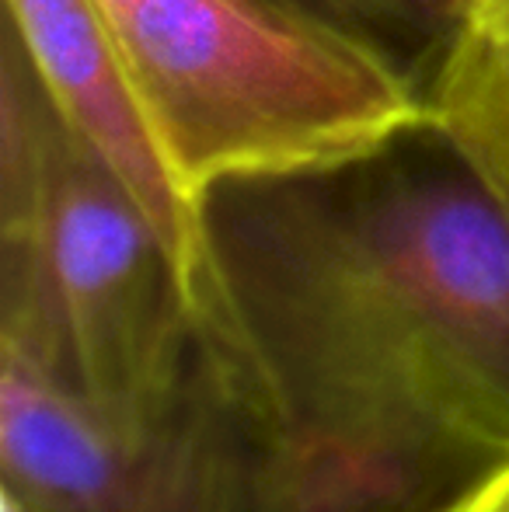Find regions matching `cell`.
I'll list each match as a JSON object with an SVG mask.
<instances>
[{
  "label": "cell",
  "mask_w": 509,
  "mask_h": 512,
  "mask_svg": "<svg viewBox=\"0 0 509 512\" xmlns=\"http://www.w3.org/2000/svg\"><path fill=\"white\" fill-rule=\"evenodd\" d=\"M419 133L213 192L196 307L231 324L297 450L443 509L509 457V216Z\"/></svg>",
  "instance_id": "1"
},
{
  "label": "cell",
  "mask_w": 509,
  "mask_h": 512,
  "mask_svg": "<svg viewBox=\"0 0 509 512\" xmlns=\"http://www.w3.org/2000/svg\"><path fill=\"white\" fill-rule=\"evenodd\" d=\"M192 213L224 185L342 168L429 129L415 70L248 0H95Z\"/></svg>",
  "instance_id": "2"
},
{
  "label": "cell",
  "mask_w": 509,
  "mask_h": 512,
  "mask_svg": "<svg viewBox=\"0 0 509 512\" xmlns=\"http://www.w3.org/2000/svg\"><path fill=\"white\" fill-rule=\"evenodd\" d=\"M0 168V356L98 411L157 398L196 345L175 258L116 171L60 119L14 32Z\"/></svg>",
  "instance_id": "3"
},
{
  "label": "cell",
  "mask_w": 509,
  "mask_h": 512,
  "mask_svg": "<svg viewBox=\"0 0 509 512\" xmlns=\"http://www.w3.org/2000/svg\"><path fill=\"white\" fill-rule=\"evenodd\" d=\"M0 474L25 512H300L304 488L290 429L206 304L182 373L126 411L0 356Z\"/></svg>",
  "instance_id": "4"
},
{
  "label": "cell",
  "mask_w": 509,
  "mask_h": 512,
  "mask_svg": "<svg viewBox=\"0 0 509 512\" xmlns=\"http://www.w3.org/2000/svg\"><path fill=\"white\" fill-rule=\"evenodd\" d=\"M14 39L21 42L42 91L60 119L116 171L133 192L161 241L168 244L196 314L206 272L203 216L178 196L133 84L119 60L116 39L95 0H7Z\"/></svg>",
  "instance_id": "5"
},
{
  "label": "cell",
  "mask_w": 509,
  "mask_h": 512,
  "mask_svg": "<svg viewBox=\"0 0 509 512\" xmlns=\"http://www.w3.org/2000/svg\"><path fill=\"white\" fill-rule=\"evenodd\" d=\"M426 91L440 140L509 216V28L464 14Z\"/></svg>",
  "instance_id": "6"
},
{
  "label": "cell",
  "mask_w": 509,
  "mask_h": 512,
  "mask_svg": "<svg viewBox=\"0 0 509 512\" xmlns=\"http://www.w3.org/2000/svg\"><path fill=\"white\" fill-rule=\"evenodd\" d=\"M311 25L335 28L384 49L408 70L422 60H440L461 14L447 0H248Z\"/></svg>",
  "instance_id": "7"
},
{
  "label": "cell",
  "mask_w": 509,
  "mask_h": 512,
  "mask_svg": "<svg viewBox=\"0 0 509 512\" xmlns=\"http://www.w3.org/2000/svg\"><path fill=\"white\" fill-rule=\"evenodd\" d=\"M440 512H509V457L489 467L478 481H471Z\"/></svg>",
  "instance_id": "8"
},
{
  "label": "cell",
  "mask_w": 509,
  "mask_h": 512,
  "mask_svg": "<svg viewBox=\"0 0 509 512\" xmlns=\"http://www.w3.org/2000/svg\"><path fill=\"white\" fill-rule=\"evenodd\" d=\"M464 14L509 28V0H468V11Z\"/></svg>",
  "instance_id": "9"
},
{
  "label": "cell",
  "mask_w": 509,
  "mask_h": 512,
  "mask_svg": "<svg viewBox=\"0 0 509 512\" xmlns=\"http://www.w3.org/2000/svg\"><path fill=\"white\" fill-rule=\"evenodd\" d=\"M4 512H25V509H21V502L14 499V495L4 492Z\"/></svg>",
  "instance_id": "10"
},
{
  "label": "cell",
  "mask_w": 509,
  "mask_h": 512,
  "mask_svg": "<svg viewBox=\"0 0 509 512\" xmlns=\"http://www.w3.org/2000/svg\"><path fill=\"white\" fill-rule=\"evenodd\" d=\"M447 4L454 7V11L461 14V18H464V11H468V0H447Z\"/></svg>",
  "instance_id": "11"
}]
</instances>
